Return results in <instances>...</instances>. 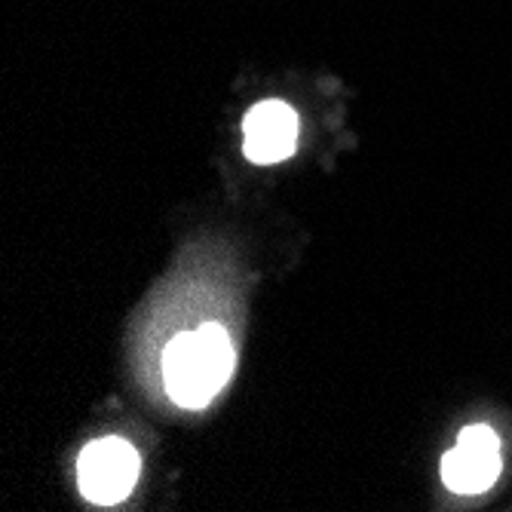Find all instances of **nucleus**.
<instances>
[{
  "instance_id": "f257e3e1",
  "label": "nucleus",
  "mask_w": 512,
  "mask_h": 512,
  "mask_svg": "<svg viewBox=\"0 0 512 512\" xmlns=\"http://www.w3.org/2000/svg\"><path fill=\"white\" fill-rule=\"evenodd\" d=\"M234 344L218 322L175 335L163 350L166 393L178 408H206L234 375Z\"/></svg>"
},
{
  "instance_id": "f03ea898",
  "label": "nucleus",
  "mask_w": 512,
  "mask_h": 512,
  "mask_svg": "<svg viewBox=\"0 0 512 512\" xmlns=\"http://www.w3.org/2000/svg\"><path fill=\"white\" fill-rule=\"evenodd\" d=\"M142 473L138 451L117 436H105L89 442L77 460V485L89 503L114 506L129 497V491Z\"/></svg>"
},
{
  "instance_id": "7ed1b4c3",
  "label": "nucleus",
  "mask_w": 512,
  "mask_h": 512,
  "mask_svg": "<svg viewBox=\"0 0 512 512\" xmlns=\"http://www.w3.org/2000/svg\"><path fill=\"white\" fill-rule=\"evenodd\" d=\"M500 476V439L491 427H467L442 457V482L454 494H482Z\"/></svg>"
},
{
  "instance_id": "20e7f679",
  "label": "nucleus",
  "mask_w": 512,
  "mask_h": 512,
  "mask_svg": "<svg viewBox=\"0 0 512 512\" xmlns=\"http://www.w3.org/2000/svg\"><path fill=\"white\" fill-rule=\"evenodd\" d=\"M298 145V114L279 99L258 102L243 120V154L258 166L283 163Z\"/></svg>"
}]
</instances>
